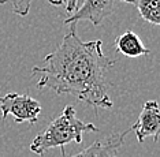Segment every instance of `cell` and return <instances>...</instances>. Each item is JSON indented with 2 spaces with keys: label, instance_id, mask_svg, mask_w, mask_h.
Wrapping results in <instances>:
<instances>
[{
  "label": "cell",
  "instance_id": "1",
  "mask_svg": "<svg viewBox=\"0 0 160 157\" xmlns=\"http://www.w3.org/2000/svg\"><path fill=\"white\" fill-rule=\"evenodd\" d=\"M63 37L42 66H36L32 76L40 75L37 87H48L58 94H71L94 109L112 108L107 92L105 72L114 66L103 52L101 40L83 41L75 32L77 23Z\"/></svg>",
  "mask_w": 160,
  "mask_h": 157
},
{
  "label": "cell",
  "instance_id": "2",
  "mask_svg": "<svg viewBox=\"0 0 160 157\" xmlns=\"http://www.w3.org/2000/svg\"><path fill=\"white\" fill-rule=\"evenodd\" d=\"M89 131L97 133L99 129L92 123H83L79 120L74 107L66 105L60 115L33 140L30 150L38 156H42L49 149L64 148L70 142L81 144L82 135Z\"/></svg>",
  "mask_w": 160,
  "mask_h": 157
},
{
  "label": "cell",
  "instance_id": "3",
  "mask_svg": "<svg viewBox=\"0 0 160 157\" xmlns=\"http://www.w3.org/2000/svg\"><path fill=\"white\" fill-rule=\"evenodd\" d=\"M0 111L3 120L7 119V116H12L17 123L28 122L34 125L41 114V105L29 94L8 93L0 97Z\"/></svg>",
  "mask_w": 160,
  "mask_h": 157
},
{
  "label": "cell",
  "instance_id": "4",
  "mask_svg": "<svg viewBox=\"0 0 160 157\" xmlns=\"http://www.w3.org/2000/svg\"><path fill=\"white\" fill-rule=\"evenodd\" d=\"M114 11L115 0H83L82 6L70 14L63 23L71 25L79 21H89L93 26H99L105 18L114 14Z\"/></svg>",
  "mask_w": 160,
  "mask_h": 157
},
{
  "label": "cell",
  "instance_id": "5",
  "mask_svg": "<svg viewBox=\"0 0 160 157\" xmlns=\"http://www.w3.org/2000/svg\"><path fill=\"white\" fill-rule=\"evenodd\" d=\"M132 131H136L138 142H144L145 138L151 137L153 141H158L160 133V112L156 101H147L142 107L137 122L130 127Z\"/></svg>",
  "mask_w": 160,
  "mask_h": 157
},
{
  "label": "cell",
  "instance_id": "6",
  "mask_svg": "<svg viewBox=\"0 0 160 157\" xmlns=\"http://www.w3.org/2000/svg\"><path fill=\"white\" fill-rule=\"evenodd\" d=\"M132 130H127L122 134H115V135L108 137L105 141H97L92 144L90 146L83 149L82 152L72 155L71 157H118V149L123 145V138L130 133ZM62 157H66L64 148H62Z\"/></svg>",
  "mask_w": 160,
  "mask_h": 157
},
{
  "label": "cell",
  "instance_id": "7",
  "mask_svg": "<svg viewBox=\"0 0 160 157\" xmlns=\"http://www.w3.org/2000/svg\"><path fill=\"white\" fill-rule=\"evenodd\" d=\"M115 47L119 53L127 57H138L149 55V49L142 44L141 38L134 32L127 30L123 34L118 36L115 40Z\"/></svg>",
  "mask_w": 160,
  "mask_h": 157
},
{
  "label": "cell",
  "instance_id": "8",
  "mask_svg": "<svg viewBox=\"0 0 160 157\" xmlns=\"http://www.w3.org/2000/svg\"><path fill=\"white\" fill-rule=\"evenodd\" d=\"M121 2L133 4L144 21L155 26L160 23V0H121Z\"/></svg>",
  "mask_w": 160,
  "mask_h": 157
},
{
  "label": "cell",
  "instance_id": "9",
  "mask_svg": "<svg viewBox=\"0 0 160 157\" xmlns=\"http://www.w3.org/2000/svg\"><path fill=\"white\" fill-rule=\"evenodd\" d=\"M33 0H0V6H8L14 14L19 17H26L30 11V4ZM52 6H64L66 0H45Z\"/></svg>",
  "mask_w": 160,
  "mask_h": 157
},
{
  "label": "cell",
  "instance_id": "10",
  "mask_svg": "<svg viewBox=\"0 0 160 157\" xmlns=\"http://www.w3.org/2000/svg\"><path fill=\"white\" fill-rule=\"evenodd\" d=\"M79 2H81V0H66V3H64V10H66L68 14H72L78 8Z\"/></svg>",
  "mask_w": 160,
  "mask_h": 157
}]
</instances>
